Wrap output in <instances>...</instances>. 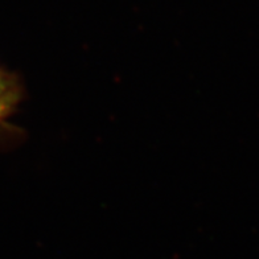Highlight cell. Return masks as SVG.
I'll return each instance as SVG.
<instances>
[{
    "mask_svg": "<svg viewBox=\"0 0 259 259\" xmlns=\"http://www.w3.org/2000/svg\"><path fill=\"white\" fill-rule=\"evenodd\" d=\"M20 101V85L14 75L0 66V122L14 113Z\"/></svg>",
    "mask_w": 259,
    "mask_h": 259,
    "instance_id": "cell-1",
    "label": "cell"
}]
</instances>
